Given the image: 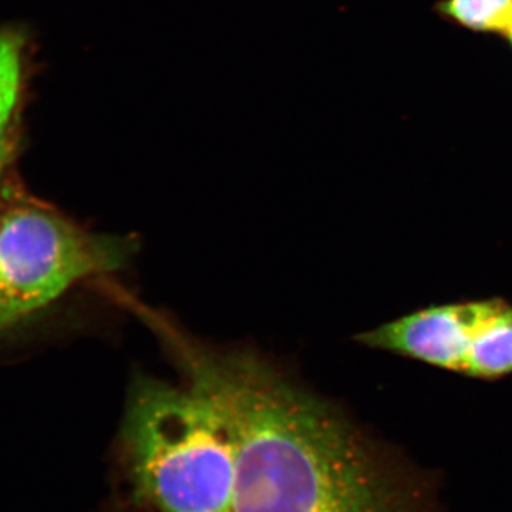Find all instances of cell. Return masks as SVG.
Returning a JSON list of instances; mask_svg holds the SVG:
<instances>
[{"label":"cell","instance_id":"3957f363","mask_svg":"<svg viewBox=\"0 0 512 512\" xmlns=\"http://www.w3.org/2000/svg\"><path fill=\"white\" fill-rule=\"evenodd\" d=\"M137 249L136 238L94 234L45 202L0 188V333L74 285L127 268Z\"/></svg>","mask_w":512,"mask_h":512},{"label":"cell","instance_id":"52a82bcc","mask_svg":"<svg viewBox=\"0 0 512 512\" xmlns=\"http://www.w3.org/2000/svg\"><path fill=\"white\" fill-rule=\"evenodd\" d=\"M504 36L507 37L508 40H510L512 46V18L510 20V25H508L507 30H505Z\"/></svg>","mask_w":512,"mask_h":512},{"label":"cell","instance_id":"277c9868","mask_svg":"<svg viewBox=\"0 0 512 512\" xmlns=\"http://www.w3.org/2000/svg\"><path fill=\"white\" fill-rule=\"evenodd\" d=\"M356 339L458 375L484 380L512 375V305L501 298L427 306Z\"/></svg>","mask_w":512,"mask_h":512},{"label":"cell","instance_id":"ba28073f","mask_svg":"<svg viewBox=\"0 0 512 512\" xmlns=\"http://www.w3.org/2000/svg\"><path fill=\"white\" fill-rule=\"evenodd\" d=\"M0 183H2V181H0Z\"/></svg>","mask_w":512,"mask_h":512},{"label":"cell","instance_id":"7a4b0ae2","mask_svg":"<svg viewBox=\"0 0 512 512\" xmlns=\"http://www.w3.org/2000/svg\"><path fill=\"white\" fill-rule=\"evenodd\" d=\"M128 470L156 512H232L237 440L208 397L137 376L121 427Z\"/></svg>","mask_w":512,"mask_h":512},{"label":"cell","instance_id":"6da1fadb","mask_svg":"<svg viewBox=\"0 0 512 512\" xmlns=\"http://www.w3.org/2000/svg\"><path fill=\"white\" fill-rule=\"evenodd\" d=\"M150 326L234 430L232 512H396L383 457L338 407L254 353L212 349L158 315Z\"/></svg>","mask_w":512,"mask_h":512},{"label":"cell","instance_id":"8992f818","mask_svg":"<svg viewBox=\"0 0 512 512\" xmlns=\"http://www.w3.org/2000/svg\"><path fill=\"white\" fill-rule=\"evenodd\" d=\"M440 10L464 28L504 35L512 18V0H444Z\"/></svg>","mask_w":512,"mask_h":512},{"label":"cell","instance_id":"5b68a950","mask_svg":"<svg viewBox=\"0 0 512 512\" xmlns=\"http://www.w3.org/2000/svg\"><path fill=\"white\" fill-rule=\"evenodd\" d=\"M28 69L25 37L12 29H0V181L18 150Z\"/></svg>","mask_w":512,"mask_h":512}]
</instances>
